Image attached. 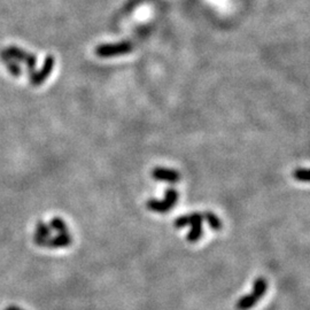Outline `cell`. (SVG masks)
<instances>
[{
    "instance_id": "cell-13",
    "label": "cell",
    "mask_w": 310,
    "mask_h": 310,
    "mask_svg": "<svg viewBox=\"0 0 310 310\" xmlns=\"http://www.w3.org/2000/svg\"><path fill=\"white\" fill-rule=\"evenodd\" d=\"M50 228L51 230L56 231L58 234H67L68 232V226L66 222L60 217H53V218L50 220Z\"/></svg>"
},
{
    "instance_id": "cell-7",
    "label": "cell",
    "mask_w": 310,
    "mask_h": 310,
    "mask_svg": "<svg viewBox=\"0 0 310 310\" xmlns=\"http://www.w3.org/2000/svg\"><path fill=\"white\" fill-rule=\"evenodd\" d=\"M72 242V237L67 234H58L56 237H50L48 242H46V247L50 248H64L70 246Z\"/></svg>"
},
{
    "instance_id": "cell-17",
    "label": "cell",
    "mask_w": 310,
    "mask_h": 310,
    "mask_svg": "<svg viewBox=\"0 0 310 310\" xmlns=\"http://www.w3.org/2000/svg\"><path fill=\"white\" fill-rule=\"evenodd\" d=\"M6 310H23V309H21V308H18V307H16V306H10L8 308H7Z\"/></svg>"
},
{
    "instance_id": "cell-9",
    "label": "cell",
    "mask_w": 310,
    "mask_h": 310,
    "mask_svg": "<svg viewBox=\"0 0 310 310\" xmlns=\"http://www.w3.org/2000/svg\"><path fill=\"white\" fill-rule=\"evenodd\" d=\"M146 207L150 209V212H158V214H166L172 207L166 202L164 200H158V199H150L146 202Z\"/></svg>"
},
{
    "instance_id": "cell-16",
    "label": "cell",
    "mask_w": 310,
    "mask_h": 310,
    "mask_svg": "<svg viewBox=\"0 0 310 310\" xmlns=\"http://www.w3.org/2000/svg\"><path fill=\"white\" fill-rule=\"evenodd\" d=\"M174 226H175V228H182L184 226H190V214L177 217V218L175 220V223H174Z\"/></svg>"
},
{
    "instance_id": "cell-14",
    "label": "cell",
    "mask_w": 310,
    "mask_h": 310,
    "mask_svg": "<svg viewBox=\"0 0 310 310\" xmlns=\"http://www.w3.org/2000/svg\"><path fill=\"white\" fill-rule=\"evenodd\" d=\"M178 198H180V196H178V191H177L176 188H169L166 190L164 199V200L172 208H174V207L176 206V204H177V201H178Z\"/></svg>"
},
{
    "instance_id": "cell-8",
    "label": "cell",
    "mask_w": 310,
    "mask_h": 310,
    "mask_svg": "<svg viewBox=\"0 0 310 310\" xmlns=\"http://www.w3.org/2000/svg\"><path fill=\"white\" fill-rule=\"evenodd\" d=\"M0 59H2V61L5 64L6 68L8 69L10 72L12 74V76L14 77H20L22 75V68L21 66L18 64L16 61H15L14 59H12L10 56H7V53L4 51L0 52Z\"/></svg>"
},
{
    "instance_id": "cell-15",
    "label": "cell",
    "mask_w": 310,
    "mask_h": 310,
    "mask_svg": "<svg viewBox=\"0 0 310 310\" xmlns=\"http://www.w3.org/2000/svg\"><path fill=\"white\" fill-rule=\"evenodd\" d=\"M294 178L299 182H304V183H307L309 180V172L308 169L306 168H299L294 172Z\"/></svg>"
},
{
    "instance_id": "cell-6",
    "label": "cell",
    "mask_w": 310,
    "mask_h": 310,
    "mask_svg": "<svg viewBox=\"0 0 310 310\" xmlns=\"http://www.w3.org/2000/svg\"><path fill=\"white\" fill-rule=\"evenodd\" d=\"M51 228L48 224L42 222V220H38L36 226V232L34 234V242L37 246L44 247L46 246L48 238L51 237Z\"/></svg>"
},
{
    "instance_id": "cell-12",
    "label": "cell",
    "mask_w": 310,
    "mask_h": 310,
    "mask_svg": "<svg viewBox=\"0 0 310 310\" xmlns=\"http://www.w3.org/2000/svg\"><path fill=\"white\" fill-rule=\"evenodd\" d=\"M202 216H204V218L207 220L209 226H210L214 231H220V228H222V226H223L222 220H220V217L215 215L214 212H206L204 214H202Z\"/></svg>"
},
{
    "instance_id": "cell-10",
    "label": "cell",
    "mask_w": 310,
    "mask_h": 310,
    "mask_svg": "<svg viewBox=\"0 0 310 310\" xmlns=\"http://www.w3.org/2000/svg\"><path fill=\"white\" fill-rule=\"evenodd\" d=\"M258 298L254 296L253 293L247 294V296H244L240 298L236 304V308L238 310H250V308H253L254 306H256L258 302Z\"/></svg>"
},
{
    "instance_id": "cell-11",
    "label": "cell",
    "mask_w": 310,
    "mask_h": 310,
    "mask_svg": "<svg viewBox=\"0 0 310 310\" xmlns=\"http://www.w3.org/2000/svg\"><path fill=\"white\" fill-rule=\"evenodd\" d=\"M266 290H268V282H266L264 278L260 277L258 279H255L253 282V292H252L255 296L261 299V298L266 294Z\"/></svg>"
},
{
    "instance_id": "cell-2",
    "label": "cell",
    "mask_w": 310,
    "mask_h": 310,
    "mask_svg": "<svg viewBox=\"0 0 310 310\" xmlns=\"http://www.w3.org/2000/svg\"><path fill=\"white\" fill-rule=\"evenodd\" d=\"M7 53V56H10L12 59H14L18 64H24L28 68L29 74L32 72L34 69H36V64H37V58L34 54L29 53L22 50L18 46H8V48L4 50Z\"/></svg>"
},
{
    "instance_id": "cell-3",
    "label": "cell",
    "mask_w": 310,
    "mask_h": 310,
    "mask_svg": "<svg viewBox=\"0 0 310 310\" xmlns=\"http://www.w3.org/2000/svg\"><path fill=\"white\" fill-rule=\"evenodd\" d=\"M54 66H56V58L53 56H46L44 64H42V67L40 70H34L32 72H30V84L32 85V86H40V85L48 78L50 75H51Z\"/></svg>"
},
{
    "instance_id": "cell-5",
    "label": "cell",
    "mask_w": 310,
    "mask_h": 310,
    "mask_svg": "<svg viewBox=\"0 0 310 310\" xmlns=\"http://www.w3.org/2000/svg\"><path fill=\"white\" fill-rule=\"evenodd\" d=\"M152 178L160 182H166V183L175 184L180 180V174L175 169L164 168V166H156L150 172Z\"/></svg>"
},
{
    "instance_id": "cell-4",
    "label": "cell",
    "mask_w": 310,
    "mask_h": 310,
    "mask_svg": "<svg viewBox=\"0 0 310 310\" xmlns=\"http://www.w3.org/2000/svg\"><path fill=\"white\" fill-rule=\"evenodd\" d=\"M202 220L204 216L202 214H200V212H192V214H190V226H191V230H190L188 236H186V239H188V242H196L202 237Z\"/></svg>"
},
{
    "instance_id": "cell-1",
    "label": "cell",
    "mask_w": 310,
    "mask_h": 310,
    "mask_svg": "<svg viewBox=\"0 0 310 310\" xmlns=\"http://www.w3.org/2000/svg\"><path fill=\"white\" fill-rule=\"evenodd\" d=\"M134 50L132 42H121L115 44H102L96 46V54L100 58H113L130 53Z\"/></svg>"
}]
</instances>
